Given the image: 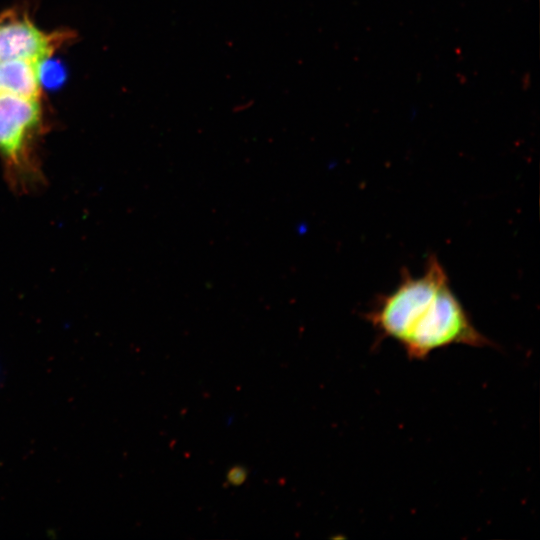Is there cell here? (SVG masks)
<instances>
[{"mask_svg":"<svg viewBox=\"0 0 540 540\" xmlns=\"http://www.w3.org/2000/svg\"><path fill=\"white\" fill-rule=\"evenodd\" d=\"M38 63L13 59L0 62V82L4 92L20 97L38 99Z\"/></svg>","mask_w":540,"mask_h":540,"instance_id":"cell-4","label":"cell"},{"mask_svg":"<svg viewBox=\"0 0 540 540\" xmlns=\"http://www.w3.org/2000/svg\"><path fill=\"white\" fill-rule=\"evenodd\" d=\"M366 318L381 336L398 342L410 359H425L453 344L492 346L474 326L435 255L427 259L422 275L403 274L398 286L381 296Z\"/></svg>","mask_w":540,"mask_h":540,"instance_id":"cell-1","label":"cell"},{"mask_svg":"<svg viewBox=\"0 0 540 540\" xmlns=\"http://www.w3.org/2000/svg\"><path fill=\"white\" fill-rule=\"evenodd\" d=\"M2 91V88H1V82H0V92Z\"/></svg>","mask_w":540,"mask_h":540,"instance_id":"cell-7","label":"cell"},{"mask_svg":"<svg viewBox=\"0 0 540 540\" xmlns=\"http://www.w3.org/2000/svg\"><path fill=\"white\" fill-rule=\"evenodd\" d=\"M40 119L38 99L0 92V151L17 163Z\"/></svg>","mask_w":540,"mask_h":540,"instance_id":"cell-2","label":"cell"},{"mask_svg":"<svg viewBox=\"0 0 540 540\" xmlns=\"http://www.w3.org/2000/svg\"><path fill=\"white\" fill-rule=\"evenodd\" d=\"M56 42L25 18H8L0 24V62L21 59L39 63L49 57Z\"/></svg>","mask_w":540,"mask_h":540,"instance_id":"cell-3","label":"cell"},{"mask_svg":"<svg viewBox=\"0 0 540 540\" xmlns=\"http://www.w3.org/2000/svg\"><path fill=\"white\" fill-rule=\"evenodd\" d=\"M37 69L39 81L48 88L59 87L65 80V70L59 61L46 57L38 63Z\"/></svg>","mask_w":540,"mask_h":540,"instance_id":"cell-5","label":"cell"},{"mask_svg":"<svg viewBox=\"0 0 540 540\" xmlns=\"http://www.w3.org/2000/svg\"><path fill=\"white\" fill-rule=\"evenodd\" d=\"M248 477V470L241 465L231 467L226 475L228 483L232 486L242 485Z\"/></svg>","mask_w":540,"mask_h":540,"instance_id":"cell-6","label":"cell"}]
</instances>
